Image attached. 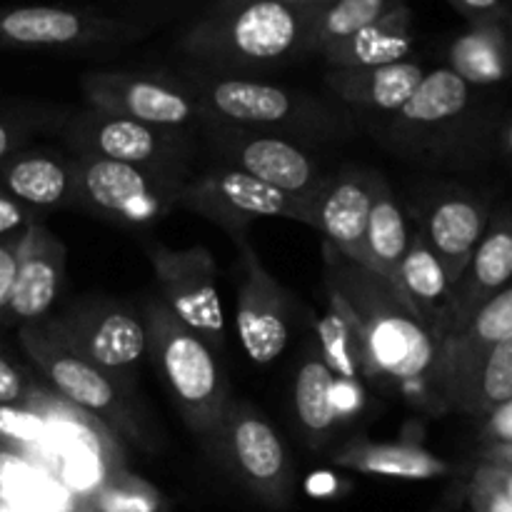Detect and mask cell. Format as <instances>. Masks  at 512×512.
I'll return each mask as SVG.
<instances>
[{
    "label": "cell",
    "mask_w": 512,
    "mask_h": 512,
    "mask_svg": "<svg viewBox=\"0 0 512 512\" xmlns=\"http://www.w3.org/2000/svg\"><path fill=\"white\" fill-rule=\"evenodd\" d=\"M325 280L343 293L358 320L370 380L383 378L405 390H418L435 410H445L438 390L443 340L413 313L400 290L363 265L345 260L328 243Z\"/></svg>",
    "instance_id": "cell-1"
},
{
    "label": "cell",
    "mask_w": 512,
    "mask_h": 512,
    "mask_svg": "<svg viewBox=\"0 0 512 512\" xmlns=\"http://www.w3.org/2000/svg\"><path fill=\"white\" fill-rule=\"evenodd\" d=\"M320 5L253 0L233 8H208L180 33L178 48L215 70L273 68L310 55L308 38Z\"/></svg>",
    "instance_id": "cell-2"
},
{
    "label": "cell",
    "mask_w": 512,
    "mask_h": 512,
    "mask_svg": "<svg viewBox=\"0 0 512 512\" xmlns=\"http://www.w3.org/2000/svg\"><path fill=\"white\" fill-rule=\"evenodd\" d=\"M148 355L158 365L188 428L203 443H213L223 425L230 395L215 355L168 308L150 298L143 308Z\"/></svg>",
    "instance_id": "cell-3"
},
{
    "label": "cell",
    "mask_w": 512,
    "mask_h": 512,
    "mask_svg": "<svg viewBox=\"0 0 512 512\" xmlns=\"http://www.w3.org/2000/svg\"><path fill=\"white\" fill-rule=\"evenodd\" d=\"M185 88L200 105V118L223 120L243 128L268 130L300 138H335L345 128V115L310 95L293 93L265 80L220 73H190Z\"/></svg>",
    "instance_id": "cell-4"
},
{
    "label": "cell",
    "mask_w": 512,
    "mask_h": 512,
    "mask_svg": "<svg viewBox=\"0 0 512 512\" xmlns=\"http://www.w3.org/2000/svg\"><path fill=\"white\" fill-rule=\"evenodd\" d=\"M63 133L75 155L135 165L180 180H188L195 173V130L155 128L85 108L65 118Z\"/></svg>",
    "instance_id": "cell-5"
},
{
    "label": "cell",
    "mask_w": 512,
    "mask_h": 512,
    "mask_svg": "<svg viewBox=\"0 0 512 512\" xmlns=\"http://www.w3.org/2000/svg\"><path fill=\"white\" fill-rule=\"evenodd\" d=\"M198 130L213 155V163L240 170L285 195L313 200L328 180L318 160L305 153L293 138L213 118H200Z\"/></svg>",
    "instance_id": "cell-6"
},
{
    "label": "cell",
    "mask_w": 512,
    "mask_h": 512,
    "mask_svg": "<svg viewBox=\"0 0 512 512\" xmlns=\"http://www.w3.org/2000/svg\"><path fill=\"white\" fill-rule=\"evenodd\" d=\"M310 205L313 200L285 195L220 163H210L190 175L178 193V208L220 225L230 238L248 235L250 225L263 218H288L310 225Z\"/></svg>",
    "instance_id": "cell-7"
},
{
    "label": "cell",
    "mask_w": 512,
    "mask_h": 512,
    "mask_svg": "<svg viewBox=\"0 0 512 512\" xmlns=\"http://www.w3.org/2000/svg\"><path fill=\"white\" fill-rule=\"evenodd\" d=\"M75 205L125 225H150L178 208L185 180L113 160L73 155Z\"/></svg>",
    "instance_id": "cell-8"
},
{
    "label": "cell",
    "mask_w": 512,
    "mask_h": 512,
    "mask_svg": "<svg viewBox=\"0 0 512 512\" xmlns=\"http://www.w3.org/2000/svg\"><path fill=\"white\" fill-rule=\"evenodd\" d=\"M20 345L60 398L98 418L108 425L110 433H138L135 420L130 418L123 385L60 343L43 323L23 325Z\"/></svg>",
    "instance_id": "cell-9"
},
{
    "label": "cell",
    "mask_w": 512,
    "mask_h": 512,
    "mask_svg": "<svg viewBox=\"0 0 512 512\" xmlns=\"http://www.w3.org/2000/svg\"><path fill=\"white\" fill-rule=\"evenodd\" d=\"M55 338L85 360L128 385L130 373L148 355V335L138 313L108 300H83L58 318L40 320Z\"/></svg>",
    "instance_id": "cell-10"
},
{
    "label": "cell",
    "mask_w": 512,
    "mask_h": 512,
    "mask_svg": "<svg viewBox=\"0 0 512 512\" xmlns=\"http://www.w3.org/2000/svg\"><path fill=\"white\" fill-rule=\"evenodd\" d=\"M215 450L230 473L263 503L283 508L293 498V468L273 425L248 403L230 400Z\"/></svg>",
    "instance_id": "cell-11"
},
{
    "label": "cell",
    "mask_w": 512,
    "mask_h": 512,
    "mask_svg": "<svg viewBox=\"0 0 512 512\" xmlns=\"http://www.w3.org/2000/svg\"><path fill=\"white\" fill-rule=\"evenodd\" d=\"M158 300L193 330L210 350L225 345V315L220 305L218 265L205 248H150Z\"/></svg>",
    "instance_id": "cell-12"
},
{
    "label": "cell",
    "mask_w": 512,
    "mask_h": 512,
    "mask_svg": "<svg viewBox=\"0 0 512 512\" xmlns=\"http://www.w3.org/2000/svg\"><path fill=\"white\" fill-rule=\"evenodd\" d=\"M88 108L170 130H198L200 105L185 83L163 75L95 70L80 80Z\"/></svg>",
    "instance_id": "cell-13"
},
{
    "label": "cell",
    "mask_w": 512,
    "mask_h": 512,
    "mask_svg": "<svg viewBox=\"0 0 512 512\" xmlns=\"http://www.w3.org/2000/svg\"><path fill=\"white\" fill-rule=\"evenodd\" d=\"M143 25L113 15L60 5L0 10V48L88 50L138 40Z\"/></svg>",
    "instance_id": "cell-14"
},
{
    "label": "cell",
    "mask_w": 512,
    "mask_h": 512,
    "mask_svg": "<svg viewBox=\"0 0 512 512\" xmlns=\"http://www.w3.org/2000/svg\"><path fill=\"white\" fill-rule=\"evenodd\" d=\"M233 243L240 255L235 328L245 355L255 365H268L288 348L293 295L260 263L248 235L233 238Z\"/></svg>",
    "instance_id": "cell-15"
},
{
    "label": "cell",
    "mask_w": 512,
    "mask_h": 512,
    "mask_svg": "<svg viewBox=\"0 0 512 512\" xmlns=\"http://www.w3.org/2000/svg\"><path fill=\"white\" fill-rule=\"evenodd\" d=\"M398 123L408 133H465L495 138V123L485 113L480 90L465 83L455 70L435 68L425 73L408 103L398 110Z\"/></svg>",
    "instance_id": "cell-16"
},
{
    "label": "cell",
    "mask_w": 512,
    "mask_h": 512,
    "mask_svg": "<svg viewBox=\"0 0 512 512\" xmlns=\"http://www.w3.org/2000/svg\"><path fill=\"white\" fill-rule=\"evenodd\" d=\"M490 203L468 188H445L428 200L415 230L438 258L450 285L460 283L490 220Z\"/></svg>",
    "instance_id": "cell-17"
},
{
    "label": "cell",
    "mask_w": 512,
    "mask_h": 512,
    "mask_svg": "<svg viewBox=\"0 0 512 512\" xmlns=\"http://www.w3.org/2000/svg\"><path fill=\"white\" fill-rule=\"evenodd\" d=\"M375 175L370 170L348 168L328 175L310 205V228L318 230L325 243L355 265L365 258V230L373 208Z\"/></svg>",
    "instance_id": "cell-18"
},
{
    "label": "cell",
    "mask_w": 512,
    "mask_h": 512,
    "mask_svg": "<svg viewBox=\"0 0 512 512\" xmlns=\"http://www.w3.org/2000/svg\"><path fill=\"white\" fill-rule=\"evenodd\" d=\"M65 280V245L43 223H30L20 248L18 275L5 320L33 325L48 318Z\"/></svg>",
    "instance_id": "cell-19"
},
{
    "label": "cell",
    "mask_w": 512,
    "mask_h": 512,
    "mask_svg": "<svg viewBox=\"0 0 512 512\" xmlns=\"http://www.w3.org/2000/svg\"><path fill=\"white\" fill-rule=\"evenodd\" d=\"M512 283V205L493 210L465 268L463 278L455 285V310H453V335H458L470 323L475 313L490 298L505 290ZM450 335V338H453Z\"/></svg>",
    "instance_id": "cell-20"
},
{
    "label": "cell",
    "mask_w": 512,
    "mask_h": 512,
    "mask_svg": "<svg viewBox=\"0 0 512 512\" xmlns=\"http://www.w3.org/2000/svg\"><path fill=\"white\" fill-rule=\"evenodd\" d=\"M395 288L405 298V303L413 308V313L438 335L440 340H448L453 335V310L455 295L443 265L438 263L418 230L410 235L408 253L398 268Z\"/></svg>",
    "instance_id": "cell-21"
},
{
    "label": "cell",
    "mask_w": 512,
    "mask_h": 512,
    "mask_svg": "<svg viewBox=\"0 0 512 512\" xmlns=\"http://www.w3.org/2000/svg\"><path fill=\"white\" fill-rule=\"evenodd\" d=\"M508 338H512V283L505 290H500L495 298H490L458 335L443 340L438 390L445 410H448V395L473 368L475 360L485 350Z\"/></svg>",
    "instance_id": "cell-22"
},
{
    "label": "cell",
    "mask_w": 512,
    "mask_h": 512,
    "mask_svg": "<svg viewBox=\"0 0 512 512\" xmlns=\"http://www.w3.org/2000/svg\"><path fill=\"white\" fill-rule=\"evenodd\" d=\"M428 70L413 60L380 68H328L325 85L343 103L380 113H398Z\"/></svg>",
    "instance_id": "cell-23"
},
{
    "label": "cell",
    "mask_w": 512,
    "mask_h": 512,
    "mask_svg": "<svg viewBox=\"0 0 512 512\" xmlns=\"http://www.w3.org/2000/svg\"><path fill=\"white\" fill-rule=\"evenodd\" d=\"M0 188L30 210L75 205L73 160L53 153H20L0 165Z\"/></svg>",
    "instance_id": "cell-24"
},
{
    "label": "cell",
    "mask_w": 512,
    "mask_h": 512,
    "mask_svg": "<svg viewBox=\"0 0 512 512\" xmlns=\"http://www.w3.org/2000/svg\"><path fill=\"white\" fill-rule=\"evenodd\" d=\"M410 53H413V13L408 5H400L378 23L330 45L320 55L328 68H380V65L403 63Z\"/></svg>",
    "instance_id": "cell-25"
},
{
    "label": "cell",
    "mask_w": 512,
    "mask_h": 512,
    "mask_svg": "<svg viewBox=\"0 0 512 512\" xmlns=\"http://www.w3.org/2000/svg\"><path fill=\"white\" fill-rule=\"evenodd\" d=\"M338 468L353 470L360 475L393 480H438L453 473L448 460L413 443H368L353 440L333 455Z\"/></svg>",
    "instance_id": "cell-26"
},
{
    "label": "cell",
    "mask_w": 512,
    "mask_h": 512,
    "mask_svg": "<svg viewBox=\"0 0 512 512\" xmlns=\"http://www.w3.org/2000/svg\"><path fill=\"white\" fill-rule=\"evenodd\" d=\"M325 293H328V310L318 323L320 358L325 360L335 380H343L350 388H358L363 380H370L368 353H365L358 320H355L348 300L330 280H325Z\"/></svg>",
    "instance_id": "cell-27"
},
{
    "label": "cell",
    "mask_w": 512,
    "mask_h": 512,
    "mask_svg": "<svg viewBox=\"0 0 512 512\" xmlns=\"http://www.w3.org/2000/svg\"><path fill=\"white\" fill-rule=\"evenodd\" d=\"M410 235L413 230L408 228V218L400 208V200L395 198L393 188L385 183V178L375 175L373 208H370L368 230H365L363 268L395 285L400 263L408 253Z\"/></svg>",
    "instance_id": "cell-28"
},
{
    "label": "cell",
    "mask_w": 512,
    "mask_h": 512,
    "mask_svg": "<svg viewBox=\"0 0 512 512\" xmlns=\"http://www.w3.org/2000/svg\"><path fill=\"white\" fill-rule=\"evenodd\" d=\"M448 68L478 90L512 83V43L503 25H470L450 45Z\"/></svg>",
    "instance_id": "cell-29"
},
{
    "label": "cell",
    "mask_w": 512,
    "mask_h": 512,
    "mask_svg": "<svg viewBox=\"0 0 512 512\" xmlns=\"http://www.w3.org/2000/svg\"><path fill=\"white\" fill-rule=\"evenodd\" d=\"M295 415L303 428L305 438L313 448H323L333 438L340 418H343V405L338 398V380L330 373L320 353L303 360L295 375Z\"/></svg>",
    "instance_id": "cell-30"
},
{
    "label": "cell",
    "mask_w": 512,
    "mask_h": 512,
    "mask_svg": "<svg viewBox=\"0 0 512 512\" xmlns=\"http://www.w3.org/2000/svg\"><path fill=\"white\" fill-rule=\"evenodd\" d=\"M512 400V338L485 350L448 395V410L483 418Z\"/></svg>",
    "instance_id": "cell-31"
},
{
    "label": "cell",
    "mask_w": 512,
    "mask_h": 512,
    "mask_svg": "<svg viewBox=\"0 0 512 512\" xmlns=\"http://www.w3.org/2000/svg\"><path fill=\"white\" fill-rule=\"evenodd\" d=\"M408 0H328L318 8L308 38V53H323L330 45L378 23Z\"/></svg>",
    "instance_id": "cell-32"
},
{
    "label": "cell",
    "mask_w": 512,
    "mask_h": 512,
    "mask_svg": "<svg viewBox=\"0 0 512 512\" xmlns=\"http://www.w3.org/2000/svg\"><path fill=\"white\" fill-rule=\"evenodd\" d=\"M100 512H155L158 495L133 478L108 480L98 490Z\"/></svg>",
    "instance_id": "cell-33"
},
{
    "label": "cell",
    "mask_w": 512,
    "mask_h": 512,
    "mask_svg": "<svg viewBox=\"0 0 512 512\" xmlns=\"http://www.w3.org/2000/svg\"><path fill=\"white\" fill-rule=\"evenodd\" d=\"M48 423L43 415L20 405H0V443L40 445L48 438Z\"/></svg>",
    "instance_id": "cell-34"
},
{
    "label": "cell",
    "mask_w": 512,
    "mask_h": 512,
    "mask_svg": "<svg viewBox=\"0 0 512 512\" xmlns=\"http://www.w3.org/2000/svg\"><path fill=\"white\" fill-rule=\"evenodd\" d=\"M23 233L0 238V323H5L10 298H13L15 275H18L20 248H23Z\"/></svg>",
    "instance_id": "cell-35"
},
{
    "label": "cell",
    "mask_w": 512,
    "mask_h": 512,
    "mask_svg": "<svg viewBox=\"0 0 512 512\" xmlns=\"http://www.w3.org/2000/svg\"><path fill=\"white\" fill-rule=\"evenodd\" d=\"M30 485V470L23 460L0 450V503L15 505Z\"/></svg>",
    "instance_id": "cell-36"
},
{
    "label": "cell",
    "mask_w": 512,
    "mask_h": 512,
    "mask_svg": "<svg viewBox=\"0 0 512 512\" xmlns=\"http://www.w3.org/2000/svg\"><path fill=\"white\" fill-rule=\"evenodd\" d=\"M465 505L470 512H512L510 500L475 473L465 478Z\"/></svg>",
    "instance_id": "cell-37"
},
{
    "label": "cell",
    "mask_w": 512,
    "mask_h": 512,
    "mask_svg": "<svg viewBox=\"0 0 512 512\" xmlns=\"http://www.w3.org/2000/svg\"><path fill=\"white\" fill-rule=\"evenodd\" d=\"M483 423H480V445L483 448H495V445H512V400L498 405L495 410H490L488 415H483Z\"/></svg>",
    "instance_id": "cell-38"
},
{
    "label": "cell",
    "mask_w": 512,
    "mask_h": 512,
    "mask_svg": "<svg viewBox=\"0 0 512 512\" xmlns=\"http://www.w3.org/2000/svg\"><path fill=\"white\" fill-rule=\"evenodd\" d=\"M470 25H503L510 10V0H448Z\"/></svg>",
    "instance_id": "cell-39"
},
{
    "label": "cell",
    "mask_w": 512,
    "mask_h": 512,
    "mask_svg": "<svg viewBox=\"0 0 512 512\" xmlns=\"http://www.w3.org/2000/svg\"><path fill=\"white\" fill-rule=\"evenodd\" d=\"M30 223H35V210L25 208L23 203L0 190V238L23 233Z\"/></svg>",
    "instance_id": "cell-40"
},
{
    "label": "cell",
    "mask_w": 512,
    "mask_h": 512,
    "mask_svg": "<svg viewBox=\"0 0 512 512\" xmlns=\"http://www.w3.org/2000/svg\"><path fill=\"white\" fill-rule=\"evenodd\" d=\"M28 398V385H25L23 373L0 358V405H23Z\"/></svg>",
    "instance_id": "cell-41"
},
{
    "label": "cell",
    "mask_w": 512,
    "mask_h": 512,
    "mask_svg": "<svg viewBox=\"0 0 512 512\" xmlns=\"http://www.w3.org/2000/svg\"><path fill=\"white\" fill-rule=\"evenodd\" d=\"M465 508V480H455L448 485L443 495H440L438 503L433 505L428 512H463Z\"/></svg>",
    "instance_id": "cell-42"
},
{
    "label": "cell",
    "mask_w": 512,
    "mask_h": 512,
    "mask_svg": "<svg viewBox=\"0 0 512 512\" xmlns=\"http://www.w3.org/2000/svg\"><path fill=\"white\" fill-rule=\"evenodd\" d=\"M23 135L25 133L23 128H20V123H15V120H8V118H0V163H3V160L8 158L20 143H23Z\"/></svg>",
    "instance_id": "cell-43"
},
{
    "label": "cell",
    "mask_w": 512,
    "mask_h": 512,
    "mask_svg": "<svg viewBox=\"0 0 512 512\" xmlns=\"http://www.w3.org/2000/svg\"><path fill=\"white\" fill-rule=\"evenodd\" d=\"M478 463L498 465L512 470V445H495V448H480Z\"/></svg>",
    "instance_id": "cell-44"
},
{
    "label": "cell",
    "mask_w": 512,
    "mask_h": 512,
    "mask_svg": "<svg viewBox=\"0 0 512 512\" xmlns=\"http://www.w3.org/2000/svg\"><path fill=\"white\" fill-rule=\"evenodd\" d=\"M495 140H498L500 153L512 163V115L503 118L498 123V130H495Z\"/></svg>",
    "instance_id": "cell-45"
},
{
    "label": "cell",
    "mask_w": 512,
    "mask_h": 512,
    "mask_svg": "<svg viewBox=\"0 0 512 512\" xmlns=\"http://www.w3.org/2000/svg\"><path fill=\"white\" fill-rule=\"evenodd\" d=\"M243 3H253V0H213V3H210V8H233V5H243ZM275 3L320 5V3H328V0H275Z\"/></svg>",
    "instance_id": "cell-46"
},
{
    "label": "cell",
    "mask_w": 512,
    "mask_h": 512,
    "mask_svg": "<svg viewBox=\"0 0 512 512\" xmlns=\"http://www.w3.org/2000/svg\"><path fill=\"white\" fill-rule=\"evenodd\" d=\"M503 28H505V33H508V38H510V43H512V3H510V10H508V15H505V23H503Z\"/></svg>",
    "instance_id": "cell-47"
},
{
    "label": "cell",
    "mask_w": 512,
    "mask_h": 512,
    "mask_svg": "<svg viewBox=\"0 0 512 512\" xmlns=\"http://www.w3.org/2000/svg\"><path fill=\"white\" fill-rule=\"evenodd\" d=\"M153 3H178V0H153Z\"/></svg>",
    "instance_id": "cell-48"
},
{
    "label": "cell",
    "mask_w": 512,
    "mask_h": 512,
    "mask_svg": "<svg viewBox=\"0 0 512 512\" xmlns=\"http://www.w3.org/2000/svg\"><path fill=\"white\" fill-rule=\"evenodd\" d=\"M510 3H512V0H510Z\"/></svg>",
    "instance_id": "cell-49"
}]
</instances>
